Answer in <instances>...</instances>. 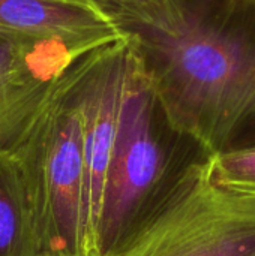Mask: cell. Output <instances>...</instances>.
<instances>
[{
    "instance_id": "1",
    "label": "cell",
    "mask_w": 255,
    "mask_h": 256,
    "mask_svg": "<svg viewBox=\"0 0 255 256\" xmlns=\"http://www.w3.org/2000/svg\"><path fill=\"white\" fill-rule=\"evenodd\" d=\"M173 24L119 28L174 124L210 154L255 146V0H170Z\"/></svg>"
},
{
    "instance_id": "2",
    "label": "cell",
    "mask_w": 255,
    "mask_h": 256,
    "mask_svg": "<svg viewBox=\"0 0 255 256\" xmlns=\"http://www.w3.org/2000/svg\"><path fill=\"white\" fill-rule=\"evenodd\" d=\"M204 154L210 153L171 120L131 42L119 132L92 256L110 255L171 180Z\"/></svg>"
},
{
    "instance_id": "3",
    "label": "cell",
    "mask_w": 255,
    "mask_h": 256,
    "mask_svg": "<svg viewBox=\"0 0 255 256\" xmlns=\"http://www.w3.org/2000/svg\"><path fill=\"white\" fill-rule=\"evenodd\" d=\"M212 158L189 162L108 256H255V195L218 184Z\"/></svg>"
},
{
    "instance_id": "4",
    "label": "cell",
    "mask_w": 255,
    "mask_h": 256,
    "mask_svg": "<svg viewBox=\"0 0 255 256\" xmlns=\"http://www.w3.org/2000/svg\"><path fill=\"white\" fill-rule=\"evenodd\" d=\"M71 69L14 154L27 180L44 254L51 256H86L84 136Z\"/></svg>"
},
{
    "instance_id": "5",
    "label": "cell",
    "mask_w": 255,
    "mask_h": 256,
    "mask_svg": "<svg viewBox=\"0 0 255 256\" xmlns=\"http://www.w3.org/2000/svg\"><path fill=\"white\" fill-rule=\"evenodd\" d=\"M98 48L0 34V153H18L65 74Z\"/></svg>"
},
{
    "instance_id": "6",
    "label": "cell",
    "mask_w": 255,
    "mask_h": 256,
    "mask_svg": "<svg viewBox=\"0 0 255 256\" xmlns=\"http://www.w3.org/2000/svg\"><path fill=\"white\" fill-rule=\"evenodd\" d=\"M0 34L93 48L125 36L96 8L72 0H0Z\"/></svg>"
},
{
    "instance_id": "7",
    "label": "cell",
    "mask_w": 255,
    "mask_h": 256,
    "mask_svg": "<svg viewBox=\"0 0 255 256\" xmlns=\"http://www.w3.org/2000/svg\"><path fill=\"white\" fill-rule=\"evenodd\" d=\"M27 180L17 156L0 153V256H44Z\"/></svg>"
},
{
    "instance_id": "8",
    "label": "cell",
    "mask_w": 255,
    "mask_h": 256,
    "mask_svg": "<svg viewBox=\"0 0 255 256\" xmlns=\"http://www.w3.org/2000/svg\"><path fill=\"white\" fill-rule=\"evenodd\" d=\"M93 8L110 18L117 27L125 24H146L170 30L173 10L170 0H89Z\"/></svg>"
},
{
    "instance_id": "9",
    "label": "cell",
    "mask_w": 255,
    "mask_h": 256,
    "mask_svg": "<svg viewBox=\"0 0 255 256\" xmlns=\"http://www.w3.org/2000/svg\"><path fill=\"white\" fill-rule=\"evenodd\" d=\"M212 177L224 188L255 195V146L213 154Z\"/></svg>"
},
{
    "instance_id": "10",
    "label": "cell",
    "mask_w": 255,
    "mask_h": 256,
    "mask_svg": "<svg viewBox=\"0 0 255 256\" xmlns=\"http://www.w3.org/2000/svg\"><path fill=\"white\" fill-rule=\"evenodd\" d=\"M72 2H81V3H89V4H90L89 0H72Z\"/></svg>"
},
{
    "instance_id": "11",
    "label": "cell",
    "mask_w": 255,
    "mask_h": 256,
    "mask_svg": "<svg viewBox=\"0 0 255 256\" xmlns=\"http://www.w3.org/2000/svg\"><path fill=\"white\" fill-rule=\"evenodd\" d=\"M44 256H51V255H44Z\"/></svg>"
}]
</instances>
